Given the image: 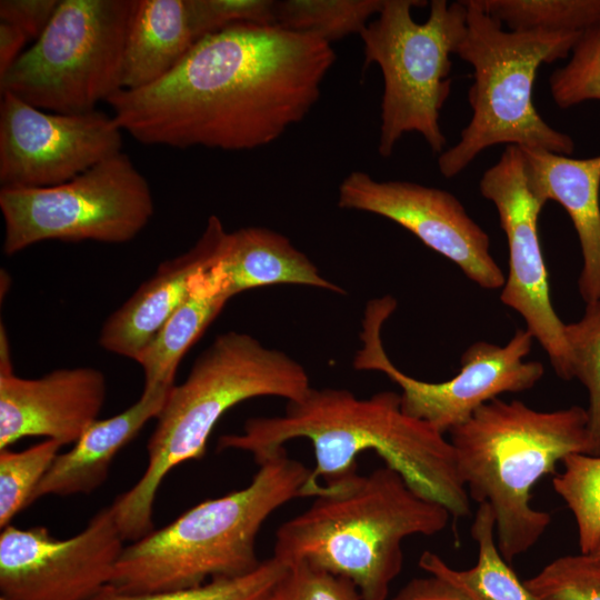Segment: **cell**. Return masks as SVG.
<instances>
[{
    "mask_svg": "<svg viewBox=\"0 0 600 600\" xmlns=\"http://www.w3.org/2000/svg\"><path fill=\"white\" fill-rule=\"evenodd\" d=\"M336 58L313 34L237 23L200 39L160 80L107 102L139 142L250 150L304 119Z\"/></svg>",
    "mask_w": 600,
    "mask_h": 600,
    "instance_id": "obj_1",
    "label": "cell"
},
{
    "mask_svg": "<svg viewBox=\"0 0 600 600\" xmlns=\"http://www.w3.org/2000/svg\"><path fill=\"white\" fill-rule=\"evenodd\" d=\"M308 439L314 454L304 488L318 497L341 488L358 473V456L376 452L423 497L444 506L454 519L470 511L453 447L444 433L401 408L400 393L380 391L359 398L340 388H311L299 401L287 402L280 416L254 417L242 432L223 434L217 449L239 450L259 466L293 439Z\"/></svg>",
    "mask_w": 600,
    "mask_h": 600,
    "instance_id": "obj_2",
    "label": "cell"
},
{
    "mask_svg": "<svg viewBox=\"0 0 600 600\" xmlns=\"http://www.w3.org/2000/svg\"><path fill=\"white\" fill-rule=\"evenodd\" d=\"M450 518L444 506L384 464L341 488H328L283 522L272 557L287 567L303 562L344 577L362 600H387L402 570L404 539L434 536Z\"/></svg>",
    "mask_w": 600,
    "mask_h": 600,
    "instance_id": "obj_3",
    "label": "cell"
},
{
    "mask_svg": "<svg viewBox=\"0 0 600 600\" xmlns=\"http://www.w3.org/2000/svg\"><path fill=\"white\" fill-rule=\"evenodd\" d=\"M311 388L306 369L283 351L248 333L216 337L186 380L171 388L156 418L143 474L111 504L123 539L136 541L153 530L162 481L179 464L203 457L213 428L229 409L258 397L299 401Z\"/></svg>",
    "mask_w": 600,
    "mask_h": 600,
    "instance_id": "obj_4",
    "label": "cell"
},
{
    "mask_svg": "<svg viewBox=\"0 0 600 600\" xmlns=\"http://www.w3.org/2000/svg\"><path fill=\"white\" fill-rule=\"evenodd\" d=\"M310 472L284 448L259 464L247 487L200 502L124 547L109 586L149 594L253 571L262 562L257 553L261 527L277 509L306 497Z\"/></svg>",
    "mask_w": 600,
    "mask_h": 600,
    "instance_id": "obj_5",
    "label": "cell"
},
{
    "mask_svg": "<svg viewBox=\"0 0 600 600\" xmlns=\"http://www.w3.org/2000/svg\"><path fill=\"white\" fill-rule=\"evenodd\" d=\"M448 433L460 480L471 499L491 507L498 548L511 562L551 523L549 512L531 506L536 483L567 456L587 453V409L539 411L498 397Z\"/></svg>",
    "mask_w": 600,
    "mask_h": 600,
    "instance_id": "obj_6",
    "label": "cell"
},
{
    "mask_svg": "<svg viewBox=\"0 0 600 600\" xmlns=\"http://www.w3.org/2000/svg\"><path fill=\"white\" fill-rule=\"evenodd\" d=\"M463 3L467 28L456 54L473 68L468 92L472 116L459 141L439 154L440 173L444 178L458 176L496 144L570 156L572 139L539 114L533 86L538 69L569 56L581 33L506 31L479 0Z\"/></svg>",
    "mask_w": 600,
    "mask_h": 600,
    "instance_id": "obj_7",
    "label": "cell"
},
{
    "mask_svg": "<svg viewBox=\"0 0 600 600\" xmlns=\"http://www.w3.org/2000/svg\"><path fill=\"white\" fill-rule=\"evenodd\" d=\"M419 0H384L378 17L360 37L364 67L376 63L383 77L378 151L390 157L404 133L418 132L436 153L447 139L439 123L451 89V54H456L467 28L463 1L430 2L424 22L412 18Z\"/></svg>",
    "mask_w": 600,
    "mask_h": 600,
    "instance_id": "obj_8",
    "label": "cell"
},
{
    "mask_svg": "<svg viewBox=\"0 0 600 600\" xmlns=\"http://www.w3.org/2000/svg\"><path fill=\"white\" fill-rule=\"evenodd\" d=\"M137 0H60L42 34L0 77V92L56 113L96 110L122 89Z\"/></svg>",
    "mask_w": 600,
    "mask_h": 600,
    "instance_id": "obj_9",
    "label": "cell"
},
{
    "mask_svg": "<svg viewBox=\"0 0 600 600\" xmlns=\"http://www.w3.org/2000/svg\"><path fill=\"white\" fill-rule=\"evenodd\" d=\"M0 209L7 256L46 240L128 242L154 212L148 181L122 151L58 186L1 188Z\"/></svg>",
    "mask_w": 600,
    "mask_h": 600,
    "instance_id": "obj_10",
    "label": "cell"
},
{
    "mask_svg": "<svg viewBox=\"0 0 600 600\" xmlns=\"http://www.w3.org/2000/svg\"><path fill=\"white\" fill-rule=\"evenodd\" d=\"M396 307L397 300L391 296L368 302L360 332L362 346L352 366L356 370L386 374L401 390L403 412L442 433L502 393L532 389L544 374L541 362L526 360L534 338L527 329H518L504 346L487 341L469 346L461 357L459 372L449 380L428 382L412 378L392 363L382 344L383 323Z\"/></svg>",
    "mask_w": 600,
    "mask_h": 600,
    "instance_id": "obj_11",
    "label": "cell"
},
{
    "mask_svg": "<svg viewBox=\"0 0 600 600\" xmlns=\"http://www.w3.org/2000/svg\"><path fill=\"white\" fill-rule=\"evenodd\" d=\"M493 203L509 247V272L500 299L517 311L544 349L557 376L573 379L572 357L563 323L551 302L548 272L538 234L542 204L531 191L520 148L507 146L479 181Z\"/></svg>",
    "mask_w": 600,
    "mask_h": 600,
    "instance_id": "obj_12",
    "label": "cell"
},
{
    "mask_svg": "<svg viewBox=\"0 0 600 600\" xmlns=\"http://www.w3.org/2000/svg\"><path fill=\"white\" fill-rule=\"evenodd\" d=\"M123 537L112 506L68 539L44 527L0 533V591L8 600H91L109 586Z\"/></svg>",
    "mask_w": 600,
    "mask_h": 600,
    "instance_id": "obj_13",
    "label": "cell"
},
{
    "mask_svg": "<svg viewBox=\"0 0 600 600\" xmlns=\"http://www.w3.org/2000/svg\"><path fill=\"white\" fill-rule=\"evenodd\" d=\"M122 129L93 110L66 114L41 110L11 93L0 102V184L34 189L64 183L121 152Z\"/></svg>",
    "mask_w": 600,
    "mask_h": 600,
    "instance_id": "obj_14",
    "label": "cell"
},
{
    "mask_svg": "<svg viewBox=\"0 0 600 600\" xmlns=\"http://www.w3.org/2000/svg\"><path fill=\"white\" fill-rule=\"evenodd\" d=\"M338 206L398 223L486 290L504 284L503 271L490 252L489 236L446 190L411 181H379L367 172L352 171L339 186Z\"/></svg>",
    "mask_w": 600,
    "mask_h": 600,
    "instance_id": "obj_15",
    "label": "cell"
},
{
    "mask_svg": "<svg viewBox=\"0 0 600 600\" xmlns=\"http://www.w3.org/2000/svg\"><path fill=\"white\" fill-rule=\"evenodd\" d=\"M107 381L91 367L18 377L10 354L0 356V450L27 437L74 443L104 404Z\"/></svg>",
    "mask_w": 600,
    "mask_h": 600,
    "instance_id": "obj_16",
    "label": "cell"
},
{
    "mask_svg": "<svg viewBox=\"0 0 600 600\" xmlns=\"http://www.w3.org/2000/svg\"><path fill=\"white\" fill-rule=\"evenodd\" d=\"M228 232L209 217L204 231L187 252L162 262L156 273L103 323L99 344L134 361L189 293L193 277L222 254Z\"/></svg>",
    "mask_w": 600,
    "mask_h": 600,
    "instance_id": "obj_17",
    "label": "cell"
},
{
    "mask_svg": "<svg viewBox=\"0 0 600 600\" xmlns=\"http://www.w3.org/2000/svg\"><path fill=\"white\" fill-rule=\"evenodd\" d=\"M520 150L533 194L542 204L558 202L573 223L583 259L578 279L582 299L600 300V154L576 159L544 149Z\"/></svg>",
    "mask_w": 600,
    "mask_h": 600,
    "instance_id": "obj_18",
    "label": "cell"
},
{
    "mask_svg": "<svg viewBox=\"0 0 600 600\" xmlns=\"http://www.w3.org/2000/svg\"><path fill=\"white\" fill-rule=\"evenodd\" d=\"M173 386L143 389L139 400L122 412L92 422L68 452L56 457L30 504L44 496L69 497L97 490L117 453L159 416Z\"/></svg>",
    "mask_w": 600,
    "mask_h": 600,
    "instance_id": "obj_19",
    "label": "cell"
},
{
    "mask_svg": "<svg viewBox=\"0 0 600 600\" xmlns=\"http://www.w3.org/2000/svg\"><path fill=\"white\" fill-rule=\"evenodd\" d=\"M221 262L230 298L253 288L283 283L344 293L340 286L322 277L287 237L264 227L228 232Z\"/></svg>",
    "mask_w": 600,
    "mask_h": 600,
    "instance_id": "obj_20",
    "label": "cell"
},
{
    "mask_svg": "<svg viewBox=\"0 0 600 600\" xmlns=\"http://www.w3.org/2000/svg\"><path fill=\"white\" fill-rule=\"evenodd\" d=\"M196 42L187 0H137L124 43L122 89L160 80Z\"/></svg>",
    "mask_w": 600,
    "mask_h": 600,
    "instance_id": "obj_21",
    "label": "cell"
},
{
    "mask_svg": "<svg viewBox=\"0 0 600 600\" xmlns=\"http://www.w3.org/2000/svg\"><path fill=\"white\" fill-rule=\"evenodd\" d=\"M230 299L220 257L193 277L186 299L137 359L143 370V389L174 384L181 359Z\"/></svg>",
    "mask_w": 600,
    "mask_h": 600,
    "instance_id": "obj_22",
    "label": "cell"
},
{
    "mask_svg": "<svg viewBox=\"0 0 600 600\" xmlns=\"http://www.w3.org/2000/svg\"><path fill=\"white\" fill-rule=\"evenodd\" d=\"M494 523L491 507L479 503L470 530L478 547V560L472 568L454 569L431 551L420 556L419 567L426 573L450 582L470 600H542L518 578L502 557Z\"/></svg>",
    "mask_w": 600,
    "mask_h": 600,
    "instance_id": "obj_23",
    "label": "cell"
},
{
    "mask_svg": "<svg viewBox=\"0 0 600 600\" xmlns=\"http://www.w3.org/2000/svg\"><path fill=\"white\" fill-rule=\"evenodd\" d=\"M384 0H282L276 1V24L313 34L330 44L349 34H360Z\"/></svg>",
    "mask_w": 600,
    "mask_h": 600,
    "instance_id": "obj_24",
    "label": "cell"
},
{
    "mask_svg": "<svg viewBox=\"0 0 600 600\" xmlns=\"http://www.w3.org/2000/svg\"><path fill=\"white\" fill-rule=\"evenodd\" d=\"M512 31L578 32L600 24V0H479Z\"/></svg>",
    "mask_w": 600,
    "mask_h": 600,
    "instance_id": "obj_25",
    "label": "cell"
},
{
    "mask_svg": "<svg viewBox=\"0 0 600 600\" xmlns=\"http://www.w3.org/2000/svg\"><path fill=\"white\" fill-rule=\"evenodd\" d=\"M552 480L553 490L571 511L581 553H593L600 544V456L572 453Z\"/></svg>",
    "mask_w": 600,
    "mask_h": 600,
    "instance_id": "obj_26",
    "label": "cell"
},
{
    "mask_svg": "<svg viewBox=\"0 0 600 600\" xmlns=\"http://www.w3.org/2000/svg\"><path fill=\"white\" fill-rule=\"evenodd\" d=\"M287 568L270 557L239 577L216 578L197 587L149 594H126L107 586L91 600H271Z\"/></svg>",
    "mask_w": 600,
    "mask_h": 600,
    "instance_id": "obj_27",
    "label": "cell"
},
{
    "mask_svg": "<svg viewBox=\"0 0 600 600\" xmlns=\"http://www.w3.org/2000/svg\"><path fill=\"white\" fill-rule=\"evenodd\" d=\"M566 337L572 357L573 378L589 394L588 450L600 456V300L586 303L582 317L566 324Z\"/></svg>",
    "mask_w": 600,
    "mask_h": 600,
    "instance_id": "obj_28",
    "label": "cell"
},
{
    "mask_svg": "<svg viewBox=\"0 0 600 600\" xmlns=\"http://www.w3.org/2000/svg\"><path fill=\"white\" fill-rule=\"evenodd\" d=\"M62 446L46 439L21 451L0 450V528L26 507Z\"/></svg>",
    "mask_w": 600,
    "mask_h": 600,
    "instance_id": "obj_29",
    "label": "cell"
},
{
    "mask_svg": "<svg viewBox=\"0 0 600 600\" xmlns=\"http://www.w3.org/2000/svg\"><path fill=\"white\" fill-rule=\"evenodd\" d=\"M549 86L563 109L600 100V24L581 32L568 63L552 72Z\"/></svg>",
    "mask_w": 600,
    "mask_h": 600,
    "instance_id": "obj_30",
    "label": "cell"
},
{
    "mask_svg": "<svg viewBox=\"0 0 600 600\" xmlns=\"http://www.w3.org/2000/svg\"><path fill=\"white\" fill-rule=\"evenodd\" d=\"M524 584L542 600H600V557L581 552L559 557Z\"/></svg>",
    "mask_w": 600,
    "mask_h": 600,
    "instance_id": "obj_31",
    "label": "cell"
},
{
    "mask_svg": "<svg viewBox=\"0 0 600 600\" xmlns=\"http://www.w3.org/2000/svg\"><path fill=\"white\" fill-rule=\"evenodd\" d=\"M197 41L232 24H276L272 0H187Z\"/></svg>",
    "mask_w": 600,
    "mask_h": 600,
    "instance_id": "obj_32",
    "label": "cell"
},
{
    "mask_svg": "<svg viewBox=\"0 0 600 600\" xmlns=\"http://www.w3.org/2000/svg\"><path fill=\"white\" fill-rule=\"evenodd\" d=\"M271 600H362L352 581L299 562L287 568Z\"/></svg>",
    "mask_w": 600,
    "mask_h": 600,
    "instance_id": "obj_33",
    "label": "cell"
},
{
    "mask_svg": "<svg viewBox=\"0 0 600 600\" xmlns=\"http://www.w3.org/2000/svg\"><path fill=\"white\" fill-rule=\"evenodd\" d=\"M60 0H1L0 21L21 29L37 40L51 21Z\"/></svg>",
    "mask_w": 600,
    "mask_h": 600,
    "instance_id": "obj_34",
    "label": "cell"
},
{
    "mask_svg": "<svg viewBox=\"0 0 600 600\" xmlns=\"http://www.w3.org/2000/svg\"><path fill=\"white\" fill-rule=\"evenodd\" d=\"M391 600H470L444 579L427 573L409 580Z\"/></svg>",
    "mask_w": 600,
    "mask_h": 600,
    "instance_id": "obj_35",
    "label": "cell"
},
{
    "mask_svg": "<svg viewBox=\"0 0 600 600\" xmlns=\"http://www.w3.org/2000/svg\"><path fill=\"white\" fill-rule=\"evenodd\" d=\"M28 40L29 38L21 29L11 23L0 21V77L23 53V47Z\"/></svg>",
    "mask_w": 600,
    "mask_h": 600,
    "instance_id": "obj_36",
    "label": "cell"
},
{
    "mask_svg": "<svg viewBox=\"0 0 600 600\" xmlns=\"http://www.w3.org/2000/svg\"><path fill=\"white\" fill-rule=\"evenodd\" d=\"M593 554H596V556H599V557H600V544H599V547H598V548L596 549V551L593 552Z\"/></svg>",
    "mask_w": 600,
    "mask_h": 600,
    "instance_id": "obj_37",
    "label": "cell"
},
{
    "mask_svg": "<svg viewBox=\"0 0 600 600\" xmlns=\"http://www.w3.org/2000/svg\"><path fill=\"white\" fill-rule=\"evenodd\" d=\"M0 600H8V599H6L4 597L0 596Z\"/></svg>",
    "mask_w": 600,
    "mask_h": 600,
    "instance_id": "obj_38",
    "label": "cell"
}]
</instances>
